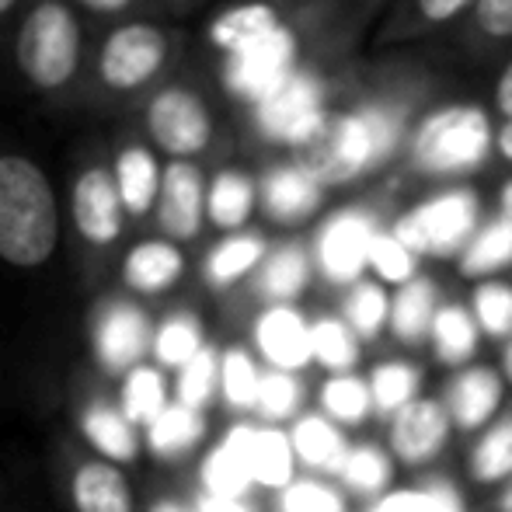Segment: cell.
Segmentation results:
<instances>
[{"instance_id":"obj_39","label":"cell","mask_w":512,"mask_h":512,"mask_svg":"<svg viewBox=\"0 0 512 512\" xmlns=\"http://www.w3.org/2000/svg\"><path fill=\"white\" fill-rule=\"evenodd\" d=\"M387 317H391V300H387V293L380 290L377 283L352 286L349 300H345V324H349L356 335L373 338L384 328Z\"/></svg>"},{"instance_id":"obj_6","label":"cell","mask_w":512,"mask_h":512,"mask_svg":"<svg viewBox=\"0 0 512 512\" xmlns=\"http://www.w3.org/2000/svg\"><path fill=\"white\" fill-rule=\"evenodd\" d=\"M140 136L164 161H192L209 154L216 140L213 108L203 91L185 81H168L140 108Z\"/></svg>"},{"instance_id":"obj_47","label":"cell","mask_w":512,"mask_h":512,"mask_svg":"<svg viewBox=\"0 0 512 512\" xmlns=\"http://www.w3.org/2000/svg\"><path fill=\"white\" fill-rule=\"evenodd\" d=\"M283 512H345L342 499L331 492L328 485H317V481H293L290 488H283Z\"/></svg>"},{"instance_id":"obj_2","label":"cell","mask_w":512,"mask_h":512,"mask_svg":"<svg viewBox=\"0 0 512 512\" xmlns=\"http://www.w3.org/2000/svg\"><path fill=\"white\" fill-rule=\"evenodd\" d=\"M178 46L175 28L150 14L105 25L91 49L81 98L98 102V108H143L161 84H168Z\"/></svg>"},{"instance_id":"obj_27","label":"cell","mask_w":512,"mask_h":512,"mask_svg":"<svg viewBox=\"0 0 512 512\" xmlns=\"http://www.w3.org/2000/svg\"><path fill=\"white\" fill-rule=\"evenodd\" d=\"M203 349V324L192 310H175L154 335V359L161 370H185Z\"/></svg>"},{"instance_id":"obj_13","label":"cell","mask_w":512,"mask_h":512,"mask_svg":"<svg viewBox=\"0 0 512 512\" xmlns=\"http://www.w3.org/2000/svg\"><path fill=\"white\" fill-rule=\"evenodd\" d=\"M324 122L328 115H324L321 84L310 74H293L276 95L258 105V126L265 129V136L293 143L297 150L321 133Z\"/></svg>"},{"instance_id":"obj_50","label":"cell","mask_w":512,"mask_h":512,"mask_svg":"<svg viewBox=\"0 0 512 512\" xmlns=\"http://www.w3.org/2000/svg\"><path fill=\"white\" fill-rule=\"evenodd\" d=\"M471 4H478V0H418V11H422L425 21H450L457 18L460 11H467Z\"/></svg>"},{"instance_id":"obj_4","label":"cell","mask_w":512,"mask_h":512,"mask_svg":"<svg viewBox=\"0 0 512 512\" xmlns=\"http://www.w3.org/2000/svg\"><path fill=\"white\" fill-rule=\"evenodd\" d=\"M398 133L401 122L387 108H356L335 115L307 147H300V168L310 171L321 185L352 182L387 161Z\"/></svg>"},{"instance_id":"obj_22","label":"cell","mask_w":512,"mask_h":512,"mask_svg":"<svg viewBox=\"0 0 512 512\" xmlns=\"http://www.w3.org/2000/svg\"><path fill=\"white\" fill-rule=\"evenodd\" d=\"M258 203V185L244 171L223 168L209 178L206 192V220L230 234H241V227L251 220Z\"/></svg>"},{"instance_id":"obj_1","label":"cell","mask_w":512,"mask_h":512,"mask_svg":"<svg viewBox=\"0 0 512 512\" xmlns=\"http://www.w3.org/2000/svg\"><path fill=\"white\" fill-rule=\"evenodd\" d=\"M91 49L88 18L70 0H28L14 21L11 60L28 91L46 102L81 98L88 81Z\"/></svg>"},{"instance_id":"obj_20","label":"cell","mask_w":512,"mask_h":512,"mask_svg":"<svg viewBox=\"0 0 512 512\" xmlns=\"http://www.w3.org/2000/svg\"><path fill=\"white\" fill-rule=\"evenodd\" d=\"M446 432H450V418H446L443 405L415 398L394 415L391 446L405 464H422V460L436 457L439 446L446 443Z\"/></svg>"},{"instance_id":"obj_29","label":"cell","mask_w":512,"mask_h":512,"mask_svg":"<svg viewBox=\"0 0 512 512\" xmlns=\"http://www.w3.org/2000/svg\"><path fill=\"white\" fill-rule=\"evenodd\" d=\"M203 432H206L203 411H192L175 401L154 425H147V446L157 457H182V453H189L203 439Z\"/></svg>"},{"instance_id":"obj_49","label":"cell","mask_w":512,"mask_h":512,"mask_svg":"<svg viewBox=\"0 0 512 512\" xmlns=\"http://www.w3.org/2000/svg\"><path fill=\"white\" fill-rule=\"evenodd\" d=\"M474 25H478L488 39H509L512 0H478V4H474Z\"/></svg>"},{"instance_id":"obj_18","label":"cell","mask_w":512,"mask_h":512,"mask_svg":"<svg viewBox=\"0 0 512 512\" xmlns=\"http://www.w3.org/2000/svg\"><path fill=\"white\" fill-rule=\"evenodd\" d=\"M119 276L133 297H161L185 276V255L168 237H150L122 255Z\"/></svg>"},{"instance_id":"obj_25","label":"cell","mask_w":512,"mask_h":512,"mask_svg":"<svg viewBox=\"0 0 512 512\" xmlns=\"http://www.w3.org/2000/svg\"><path fill=\"white\" fill-rule=\"evenodd\" d=\"M119 405L136 425H143V429L154 425L171 405L164 370H157L150 363H140L136 370H129L119 384Z\"/></svg>"},{"instance_id":"obj_48","label":"cell","mask_w":512,"mask_h":512,"mask_svg":"<svg viewBox=\"0 0 512 512\" xmlns=\"http://www.w3.org/2000/svg\"><path fill=\"white\" fill-rule=\"evenodd\" d=\"M70 4H74L84 18H95V21H108V25H115V21L140 18V14H147L150 7H157L161 0H70Z\"/></svg>"},{"instance_id":"obj_36","label":"cell","mask_w":512,"mask_h":512,"mask_svg":"<svg viewBox=\"0 0 512 512\" xmlns=\"http://www.w3.org/2000/svg\"><path fill=\"white\" fill-rule=\"evenodd\" d=\"M310 345H314V359L328 370L345 373L356 366L359 359V342L352 335V328L345 321H335V317H321V321L310 328Z\"/></svg>"},{"instance_id":"obj_46","label":"cell","mask_w":512,"mask_h":512,"mask_svg":"<svg viewBox=\"0 0 512 512\" xmlns=\"http://www.w3.org/2000/svg\"><path fill=\"white\" fill-rule=\"evenodd\" d=\"M370 512H464L460 499L443 485H432L425 492H394L380 499Z\"/></svg>"},{"instance_id":"obj_32","label":"cell","mask_w":512,"mask_h":512,"mask_svg":"<svg viewBox=\"0 0 512 512\" xmlns=\"http://www.w3.org/2000/svg\"><path fill=\"white\" fill-rule=\"evenodd\" d=\"M307 276H310V262L300 248H279L276 255H269L262 262V276H258V290L265 293L269 300H293L300 290L307 286Z\"/></svg>"},{"instance_id":"obj_19","label":"cell","mask_w":512,"mask_h":512,"mask_svg":"<svg viewBox=\"0 0 512 512\" xmlns=\"http://www.w3.org/2000/svg\"><path fill=\"white\" fill-rule=\"evenodd\" d=\"M255 342L262 356L269 359L276 370L290 373L300 370L314 359V345H310V324L300 317V310L276 304L269 307L255 324Z\"/></svg>"},{"instance_id":"obj_41","label":"cell","mask_w":512,"mask_h":512,"mask_svg":"<svg viewBox=\"0 0 512 512\" xmlns=\"http://www.w3.org/2000/svg\"><path fill=\"white\" fill-rule=\"evenodd\" d=\"M474 474L478 481H502L512 474V418L499 422L474 450Z\"/></svg>"},{"instance_id":"obj_17","label":"cell","mask_w":512,"mask_h":512,"mask_svg":"<svg viewBox=\"0 0 512 512\" xmlns=\"http://www.w3.org/2000/svg\"><path fill=\"white\" fill-rule=\"evenodd\" d=\"M230 453L248 467L251 481L265 488H290L293 485V439L279 429H251V425H237L223 439Z\"/></svg>"},{"instance_id":"obj_30","label":"cell","mask_w":512,"mask_h":512,"mask_svg":"<svg viewBox=\"0 0 512 512\" xmlns=\"http://www.w3.org/2000/svg\"><path fill=\"white\" fill-rule=\"evenodd\" d=\"M436 321V286L429 279H411L398 290L391 304V324L398 338L405 342H418Z\"/></svg>"},{"instance_id":"obj_43","label":"cell","mask_w":512,"mask_h":512,"mask_svg":"<svg viewBox=\"0 0 512 512\" xmlns=\"http://www.w3.org/2000/svg\"><path fill=\"white\" fill-rule=\"evenodd\" d=\"M300 405V384L293 373L272 370L262 373V387H258V411H262L269 422H283L290 418Z\"/></svg>"},{"instance_id":"obj_7","label":"cell","mask_w":512,"mask_h":512,"mask_svg":"<svg viewBox=\"0 0 512 512\" xmlns=\"http://www.w3.org/2000/svg\"><path fill=\"white\" fill-rule=\"evenodd\" d=\"M495 143L492 122L474 105H446L422 119L411 140V157L432 175H457L485 164L488 147Z\"/></svg>"},{"instance_id":"obj_9","label":"cell","mask_w":512,"mask_h":512,"mask_svg":"<svg viewBox=\"0 0 512 512\" xmlns=\"http://www.w3.org/2000/svg\"><path fill=\"white\" fill-rule=\"evenodd\" d=\"M474 227H478V199L474 192L460 189L408 209L391 234L411 255H453L474 241Z\"/></svg>"},{"instance_id":"obj_42","label":"cell","mask_w":512,"mask_h":512,"mask_svg":"<svg viewBox=\"0 0 512 512\" xmlns=\"http://www.w3.org/2000/svg\"><path fill=\"white\" fill-rule=\"evenodd\" d=\"M474 321L495 338L512 335V286L481 283L474 290Z\"/></svg>"},{"instance_id":"obj_55","label":"cell","mask_w":512,"mask_h":512,"mask_svg":"<svg viewBox=\"0 0 512 512\" xmlns=\"http://www.w3.org/2000/svg\"><path fill=\"white\" fill-rule=\"evenodd\" d=\"M147 512H189V509H185L178 499H168V495H161V499L150 502V509H147Z\"/></svg>"},{"instance_id":"obj_57","label":"cell","mask_w":512,"mask_h":512,"mask_svg":"<svg viewBox=\"0 0 512 512\" xmlns=\"http://www.w3.org/2000/svg\"><path fill=\"white\" fill-rule=\"evenodd\" d=\"M502 509H509V512H512V488H509L506 495H502Z\"/></svg>"},{"instance_id":"obj_35","label":"cell","mask_w":512,"mask_h":512,"mask_svg":"<svg viewBox=\"0 0 512 512\" xmlns=\"http://www.w3.org/2000/svg\"><path fill=\"white\" fill-rule=\"evenodd\" d=\"M216 391H220V352L206 345L185 370H178L175 401L192 411H203L216 398Z\"/></svg>"},{"instance_id":"obj_58","label":"cell","mask_w":512,"mask_h":512,"mask_svg":"<svg viewBox=\"0 0 512 512\" xmlns=\"http://www.w3.org/2000/svg\"><path fill=\"white\" fill-rule=\"evenodd\" d=\"M506 370H509V380H512V342H509V352H506Z\"/></svg>"},{"instance_id":"obj_28","label":"cell","mask_w":512,"mask_h":512,"mask_svg":"<svg viewBox=\"0 0 512 512\" xmlns=\"http://www.w3.org/2000/svg\"><path fill=\"white\" fill-rule=\"evenodd\" d=\"M265 262V241L258 234H227L206 255V279L213 286H230Z\"/></svg>"},{"instance_id":"obj_24","label":"cell","mask_w":512,"mask_h":512,"mask_svg":"<svg viewBox=\"0 0 512 512\" xmlns=\"http://www.w3.org/2000/svg\"><path fill=\"white\" fill-rule=\"evenodd\" d=\"M502 401V380L492 370H467L450 387V408L460 429H478L492 418V411Z\"/></svg>"},{"instance_id":"obj_54","label":"cell","mask_w":512,"mask_h":512,"mask_svg":"<svg viewBox=\"0 0 512 512\" xmlns=\"http://www.w3.org/2000/svg\"><path fill=\"white\" fill-rule=\"evenodd\" d=\"M25 7H28V0H0V28L11 25L14 14L21 18V11H25Z\"/></svg>"},{"instance_id":"obj_34","label":"cell","mask_w":512,"mask_h":512,"mask_svg":"<svg viewBox=\"0 0 512 512\" xmlns=\"http://www.w3.org/2000/svg\"><path fill=\"white\" fill-rule=\"evenodd\" d=\"M432 342L443 363H464L478 345V324L464 307H443L432 321Z\"/></svg>"},{"instance_id":"obj_45","label":"cell","mask_w":512,"mask_h":512,"mask_svg":"<svg viewBox=\"0 0 512 512\" xmlns=\"http://www.w3.org/2000/svg\"><path fill=\"white\" fill-rule=\"evenodd\" d=\"M387 474H391V464L380 450L373 446H359V450H349L342 467V478L349 481L356 492H380L387 485Z\"/></svg>"},{"instance_id":"obj_15","label":"cell","mask_w":512,"mask_h":512,"mask_svg":"<svg viewBox=\"0 0 512 512\" xmlns=\"http://www.w3.org/2000/svg\"><path fill=\"white\" fill-rule=\"evenodd\" d=\"M112 171L129 220L136 223L150 220L157 209V196H161V178H164L161 154L140 133L122 136V143L112 154Z\"/></svg>"},{"instance_id":"obj_40","label":"cell","mask_w":512,"mask_h":512,"mask_svg":"<svg viewBox=\"0 0 512 512\" xmlns=\"http://www.w3.org/2000/svg\"><path fill=\"white\" fill-rule=\"evenodd\" d=\"M251 485V474L227 446H216L203 464V492L209 495H223V499H241L244 488Z\"/></svg>"},{"instance_id":"obj_52","label":"cell","mask_w":512,"mask_h":512,"mask_svg":"<svg viewBox=\"0 0 512 512\" xmlns=\"http://www.w3.org/2000/svg\"><path fill=\"white\" fill-rule=\"evenodd\" d=\"M495 108L506 115V122H512V60L499 74V84H495Z\"/></svg>"},{"instance_id":"obj_5","label":"cell","mask_w":512,"mask_h":512,"mask_svg":"<svg viewBox=\"0 0 512 512\" xmlns=\"http://www.w3.org/2000/svg\"><path fill=\"white\" fill-rule=\"evenodd\" d=\"M67 216L77 248H81V262L88 265V276H102V269L108 272V262L119 251L129 223L119 185H115L112 154L95 150L77 164L74 178H70Z\"/></svg>"},{"instance_id":"obj_14","label":"cell","mask_w":512,"mask_h":512,"mask_svg":"<svg viewBox=\"0 0 512 512\" xmlns=\"http://www.w3.org/2000/svg\"><path fill=\"white\" fill-rule=\"evenodd\" d=\"M377 223L366 213L345 209L335 213L317 234V265L331 283H356L370 265V251L377 241Z\"/></svg>"},{"instance_id":"obj_38","label":"cell","mask_w":512,"mask_h":512,"mask_svg":"<svg viewBox=\"0 0 512 512\" xmlns=\"http://www.w3.org/2000/svg\"><path fill=\"white\" fill-rule=\"evenodd\" d=\"M415 387H418V373L408 363H384L373 370L370 377V394H373V408L387 411V415H398L408 401H415Z\"/></svg>"},{"instance_id":"obj_12","label":"cell","mask_w":512,"mask_h":512,"mask_svg":"<svg viewBox=\"0 0 512 512\" xmlns=\"http://www.w3.org/2000/svg\"><path fill=\"white\" fill-rule=\"evenodd\" d=\"M209 182L203 168L192 161H164L161 196H157L154 223L161 237L175 244H189L203 234Z\"/></svg>"},{"instance_id":"obj_56","label":"cell","mask_w":512,"mask_h":512,"mask_svg":"<svg viewBox=\"0 0 512 512\" xmlns=\"http://www.w3.org/2000/svg\"><path fill=\"white\" fill-rule=\"evenodd\" d=\"M502 220H506L509 227H512V182L506 185V189H502Z\"/></svg>"},{"instance_id":"obj_33","label":"cell","mask_w":512,"mask_h":512,"mask_svg":"<svg viewBox=\"0 0 512 512\" xmlns=\"http://www.w3.org/2000/svg\"><path fill=\"white\" fill-rule=\"evenodd\" d=\"M258 387H262V373H258L255 359L244 349H227L220 356V394L230 408L248 411L258 405Z\"/></svg>"},{"instance_id":"obj_53","label":"cell","mask_w":512,"mask_h":512,"mask_svg":"<svg viewBox=\"0 0 512 512\" xmlns=\"http://www.w3.org/2000/svg\"><path fill=\"white\" fill-rule=\"evenodd\" d=\"M495 150L512 164V122H502V126L495 129Z\"/></svg>"},{"instance_id":"obj_10","label":"cell","mask_w":512,"mask_h":512,"mask_svg":"<svg viewBox=\"0 0 512 512\" xmlns=\"http://www.w3.org/2000/svg\"><path fill=\"white\" fill-rule=\"evenodd\" d=\"M154 335L150 317L140 304L126 297H108L95 314V356L105 373L126 377L129 370L140 366L147 349H154Z\"/></svg>"},{"instance_id":"obj_26","label":"cell","mask_w":512,"mask_h":512,"mask_svg":"<svg viewBox=\"0 0 512 512\" xmlns=\"http://www.w3.org/2000/svg\"><path fill=\"white\" fill-rule=\"evenodd\" d=\"M290 439H293V453H297L307 467L342 474L349 446H345V436L331 422H324V418H317V415H307L293 425Z\"/></svg>"},{"instance_id":"obj_3","label":"cell","mask_w":512,"mask_h":512,"mask_svg":"<svg viewBox=\"0 0 512 512\" xmlns=\"http://www.w3.org/2000/svg\"><path fill=\"white\" fill-rule=\"evenodd\" d=\"M63 241V206L53 178L32 154L0 150V262L35 272Z\"/></svg>"},{"instance_id":"obj_23","label":"cell","mask_w":512,"mask_h":512,"mask_svg":"<svg viewBox=\"0 0 512 512\" xmlns=\"http://www.w3.org/2000/svg\"><path fill=\"white\" fill-rule=\"evenodd\" d=\"M276 28H283L279 11L272 4L255 0V4H237V7H230V11H223L220 18L213 21V28H209V39L234 56V53H241V49L262 42L265 35H272Z\"/></svg>"},{"instance_id":"obj_37","label":"cell","mask_w":512,"mask_h":512,"mask_svg":"<svg viewBox=\"0 0 512 512\" xmlns=\"http://www.w3.org/2000/svg\"><path fill=\"white\" fill-rule=\"evenodd\" d=\"M321 405L328 408V415L338 418V422H363L373 405L370 384H363V380L352 377V373H338V377H331L328 384L321 387Z\"/></svg>"},{"instance_id":"obj_51","label":"cell","mask_w":512,"mask_h":512,"mask_svg":"<svg viewBox=\"0 0 512 512\" xmlns=\"http://www.w3.org/2000/svg\"><path fill=\"white\" fill-rule=\"evenodd\" d=\"M196 512H255V509H251V506H244L241 499H223V495L199 492Z\"/></svg>"},{"instance_id":"obj_31","label":"cell","mask_w":512,"mask_h":512,"mask_svg":"<svg viewBox=\"0 0 512 512\" xmlns=\"http://www.w3.org/2000/svg\"><path fill=\"white\" fill-rule=\"evenodd\" d=\"M512 265V227L506 220H492L485 230L474 234V241L464 248L460 258V272L464 276H488V272H499Z\"/></svg>"},{"instance_id":"obj_11","label":"cell","mask_w":512,"mask_h":512,"mask_svg":"<svg viewBox=\"0 0 512 512\" xmlns=\"http://www.w3.org/2000/svg\"><path fill=\"white\" fill-rule=\"evenodd\" d=\"M297 74V35L290 28H276L262 42L241 49L227 63V88L241 98L262 105L269 95H276L290 77Z\"/></svg>"},{"instance_id":"obj_16","label":"cell","mask_w":512,"mask_h":512,"mask_svg":"<svg viewBox=\"0 0 512 512\" xmlns=\"http://www.w3.org/2000/svg\"><path fill=\"white\" fill-rule=\"evenodd\" d=\"M77 432L91 450L119 467L140 457V425L122 411L119 401H108L105 394H88L77 401Z\"/></svg>"},{"instance_id":"obj_21","label":"cell","mask_w":512,"mask_h":512,"mask_svg":"<svg viewBox=\"0 0 512 512\" xmlns=\"http://www.w3.org/2000/svg\"><path fill=\"white\" fill-rule=\"evenodd\" d=\"M258 196H262V206L272 220L297 223L321 206V182L310 171L300 168V164H293V168L269 171Z\"/></svg>"},{"instance_id":"obj_44","label":"cell","mask_w":512,"mask_h":512,"mask_svg":"<svg viewBox=\"0 0 512 512\" xmlns=\"http://www.w3.org/2000/svg\"><path fill=\"white\" fill-rule=\"evenodd\" d=\"M370 265L384 283H411L415 279V255L394 234H377L370 251Z\"/></svg>"},{"instance_id":"obj_8","label":"cell","mask_w":512,"mask_h":512,"mask_svg":"<svg viewBox=\"0 0 512 512\" xmlns=\"http://www.w3.org/2000/svg\"><path fill=\"white\" fill-rule=\"evenodd\" d=\"M56 467L70 512H140L126 467L105 460L81 436L63 439Z\"/></svg>"}]
</instances>
